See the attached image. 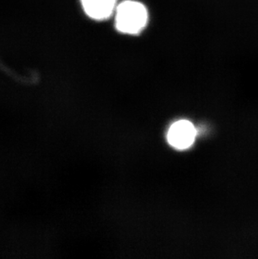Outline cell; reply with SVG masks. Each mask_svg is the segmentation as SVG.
I'll list each match as a JSON object with an SVG mask.
<instances>
[{
  "instance_id": "obj_1",
  "label": "cell",
  "mask_w": 258,
  "mask_h": 259,
  "mask_svg": "<svg viewBox=\"0 0 258 259\" xmlns=\"http://www.w3.org/2000/svg\"><path fill=\"white\" fill-rule=\"evenodd\" d=\"M149 22V12L144 4L137 0H125L117 6L114 13L115 27L122 34L136 35Z\"/></svg>"
},
{
  "instance_id": "obj_2",
  "label": "cell",
  "mask_w": 258,
  "mask_h": 259,
  "mask_svg": "<svg viewBox=\"0 0 258 259\" xmlns=\"http://www.w3.org/2000/svg\"><path fill=\"white\" fill-rule=\"evenodd\" d=\"M197 135L195 126L188 120H180L172 124L168 130L167 139L171 146L178 149L190 148Z\"/></svg>"
},
{
  "instance_id": "obj_3",
  "label": "cell",
  "mask_w": 258,
  "mask_h": 259,
  "mask_svg": "<svg viewBox=\"0 0 258 259\" xmlns=\"http://www.w3.org/2000/svg\"><path fill=\"white\" fill-rule=\"evenodd\" d=\"M85 15L92 20L103 21L114 15L117 0H80Z\"/></svg>"
}]
</instances>
